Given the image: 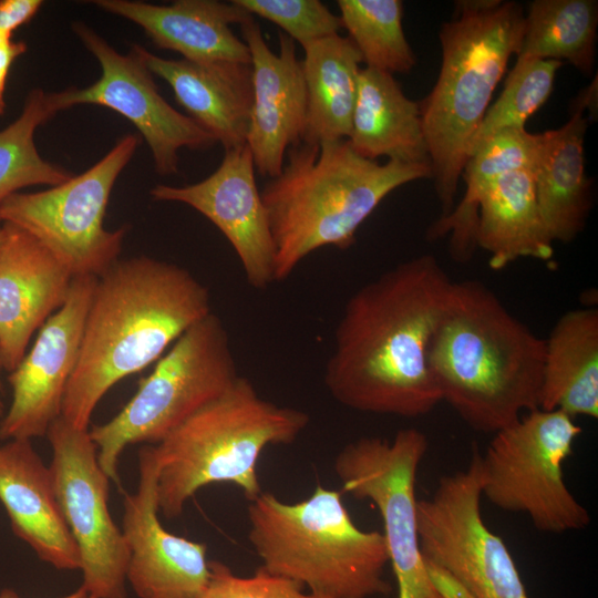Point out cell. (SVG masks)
Masks as SVG:
<instances>
[{"mask_svg": "<svg viewBox=\"0 0 598 598\" xmlns=\"http://www.w3.org/2000/svg\"><path fill=\"white\" fill-rule=\"evenodd\" d=\"M453 280L432 255L384 271L347 301L324 384L341 405L417 417L442 402L427 362L431 337Z\"/></svg>", "mask_w": 598, "mask_h": 598, "instance_id": "obj_1", "label": "cell"}, {"mask_svg": "<svg viewBox=\"0 0 598 598\" xmlns=\"http://www.w3.org/2000/svg\"><path fill=\"white\" fill-rule=\"evenodd\" d=\"M210 312L209 289L186 268L147 256L115 261L96 279L61 416L89 430L114 384L158 360Z\"/></svg>", "mask_w": 598, "mask_h": 598, "instance_id": "obj_2", "label": "cell"}, {"mask_svg": "<svg viewBox=\"0 0 598 598\" xmlns=\"http://www.w3.org/2000/svg\"><path fill=\"white\" fill-rule=\"evenodd\" d=\"M545 340L480 280L453 281L427 362L442 401L483 433L539 409Z\"/></svg>", "mask_w": 598, "mask_h": 598, "instance_id": "obj_3", "label": "cell"}, {"mask_svg": "<svg viewBox=\"0 0 598 598\" xmlns=\"http://www.w3.org/2000/svg\"><path fill=\"white\" fill-rule=\"evenodd\" d=\"M281 173L260 192L276 249L275 280L288 278L312 251L347 249L385 196L410 182L431 178V167L358 155L348 140L299 142L287 151Z\"/></svg>", "mask_w": 598, "mask_h": 598, "instance_id": "obj_4", "label": "cell"}, {"mask_svg": "<svg viewBox=\"0 0 598 598\" xmlns=\"http://www.w3.org/2000/svg\"><path fill=\"white\" fill-rule=\"evenodd\" d=\"M442 24V63L436 83L420 102L431 178L446 216L454 198L471 142L520 45L522 6L505 0H462Z\"/></svg>", "mask_w": 598, "mask_h": 598, "instance_id": "obj_5", "label": "cell"}, {"mask_svg": "<svg viewBox=\"0 0 598 598\" xmlns=\"http://www.w3.org/2000/svg\"><path fill=\"white\" fill-rule=\"evenodd\" d=\"M248 540L269 574L320 598L386 596L390 564L384 536L351 518L342 492L317 485L296 503L261 492L247 507Z\"/></svg>", "mask_w": 598, "mask_h": 598, "instance_id": "obj_6", "label": "cell"}, {"mask_svg": "<svg viewBox=\"0 0 598 598\" xmlns=\"http://www.w3.org/2000/svg\"><path fill=\"white\" fill-rule=\"evenodd\" d=\"M302 410L264 399L246 378L154 445L158 509L179 516L187 501L214 483L239 487L248 502L261 492L257 464L270 445H289L309 425Z\"/></svg>", "mask_w": 598, "mask_h": 598, "instance_id": "obj_7", "label": "cell"}, {"mask_svg": "<svg viewBox=\"0 0 598 598\" xmlns=\"http://www.w3.org/2000/svg\"><path fill=\"white\" fill-rule=\"evenodd\" d=\"M238 377L229 333L212 311L157 360L114 417L89 430L103 472L118 482V462L127 445L159 443L226 392Z\"/></svg>", "mask_w": 598, "mask_h": 598, "instance_id": "obj_8", "label": "cell"}, {"mask_svg": "<svg viewBox=\"0 0 598 598\" xmlns=\"http://www.w3.org/2000/svg\"><path fill=\"white\" fill-rule=\"evenodd\" d=\"M580 434L575 419L561 411L524 413L478 453L482 496L503 511L525 514L539 532L586 528L589 512L569 491L563 472Z\"/></svg>", "mask_w": 598, "mask_h": 598, "instance_id": "obj_9", "label": "cell"}, {"mask_svg": "<svg viewBox=\"0 0 598 598\" xmlns=\"http://www.w3.org/2000/svg\"><path fill=\"white\" fill-rule=\"evenodd\" d=\"M142 138L126 134L94 165L41 192H18L0 205V224L22 228L73 277H100L120 258L127 227H104L113 186Z\"/></svg>", "mask_w": 598, "mask_h": 598, "instance_id": "obj_10", "label": "cell"}, {"mask_svg": "<svg viewBox=\"0 0 598 598\" xmlns=\"http://www.w3.org/2000/svg\"><path fill=\"white\" fill-rule=\"evenodd\" d=\"M427 447L422 431L406 427L392 440L363 436L351 441L333 463L342 492L371 501L380 512L398 598H441L427 577L417 528L415 481Z\"/></svg>", "mask_w": 598, "mask_h": 598, "instance_id": "obj_11", "label": "cell"}, {"mask_svg": "<svg viewBox=\"0 0 598 598\" xmlns=\"http://www.w3.org/2000/svg\"><path fill=\"white\" fill-rule=\"evenodd\" d=\"M478 452L465 470L440 477L430 497L417 501L423 559L453 574L475 598H528L504 540L481 512Z\"/></svg>", "mask_w": 598, "mask_h": 598, "instance_id": "obj_12", "label": "cell"}, {"mask_svg": "<svg viewBox=\"0 0 598 598\" xmlns=\"http://www.w3.org/2000/svg\"><path fill=\"white\" fill-rule=\"evenodd\" d=\"M49 466L63 518L76 544L83 586L96 598H127L130 557L122 529L109 511L110 478L97 461L89 430L58 417L47 432Z\"/></svg>", "mask_w": 598, "mask_h": 598, "instance_id": "obj_13", "label": "cell"}, {"mask_svg": "<svg viewBox=\"0 0 598 598\" xmlns=\"http://www.w3.org/2000/svg\"><path fill=\"white\" fill-rule=\"evenodd\" d=\"M72 29L101 66L97 81L84 89L69 87L48 93L56 112L79 104L109 107L128 120L146 141L158 175L178 172V151L207 150L217 142L187 115L176 111L161 95L153 73L134 53H118L85 23Z\"/></svg>", "mask_w": 598, "mask_h": 598, "instance_id": "obj_14", "label": "cell"}, {"mask_svg": "<svg viewBox=\"0 0 598 598\" xmlns=\"http://www.w3.org/2000/svg\"><path fill=\"white\" fill-rule=\"evenodd\" d=\"M96 279L92 276L72 279L62 307L43 323L30 351L9 373L12 401L0 422V440L44 436L61 416Z\"/></svg>", "mask_w": 598, "mask_h": 598, "instance_id": "obj_15", "label": "cell"}, {"mask_svg": "<svg viewBox=\"0 0 598 598\" xmlns=\"http://www.w3.org/2000/svg\"><path fill=\"white\" fill-rule=\"evenodd\" d=\"M159 464L154 445L138 452V486L124 494L126 581L138 598H200L209 580L207 547L166 530L158 519Z\"/></svg>", "mask_w": 598, "mask_h": 598, "instance_id": "obj_16", "label": "cell"}, {"mask_svg": "<svg viewBox=\"0 0 598 598\" xmlns=\"http://www.w3.org/2000/svg\"><path fill=\"white\" fill-rule=\"evenodd\" d=\"M247 145L225 151L218 168L187 186L156 185L155 200L185 204L210 220L234 248L247 282L266 289L275 282L276 249L268 214Z\"/></svg>", "mask_w": 598, "mask_h": 598, "instance_id": "obj_17", "label": "cell"}, {"mask_svg": "<svg viewBox=\"0 0 598 598\" xmlns=\"http://www.w3.org/2000/svg\"><path fill=\"white\" fill-rule=\"evenodd\" d=\"M251 58L254 100L246 145L256 172L277 177L289 147L302 141L307 92L295 41L278 33L279 52L268 47L260 25L249 18L240 24Z\"/></svg>", "mask_w": 598, "mask_h": 598, "instance_id": "obj_18", "label": "cell"}, {"mask_svg": "<svg viewBox=\"0 0 598 598\" xmlns=\"http://www.w3.org/2000/svg\"><path fill=\"white\" fill-rule=\"evenodd\" d=\"M70 271L33 236L1 224L0 351L4 371L21 362L31 337L64 303Z\"/></svg>", "mask_w": 598, "mask_h": 598, "instance_id": "obj_19", "label": "cell"}, {"mask_svg": "<svg viewBox=\"0 0 598 598\" xmlns=\"http://www.w3.org/2000/svg\"><path fill=\"white\" fill-rule=\"evenodd\" d=\"M92 3L136 23L156 47L178 52L187 61L251 63L247 44L234 34L230 25H240L252 16L233 1L177 0L163 6L133 0Z\"/></svg>", "mask_w": 598, "mask_h": 598, "instance_id": "obj_20", "label": "cell"}, {"mask_svg": "<svg viewBox=\"0 0 598 598\" xmlns=\"http://www.w3.org/2000/svg\"><path fill=\"white\" fill-rule=\"evenodd\" d=\"M131 51L153 75L172 87L187 116L212 134L225 151L246 145L254 100L250 64L164 59L138 44Z\"/></svg>", "mask_w": 598, "mask_h": 598, "instance_id": "obj_21", "label": "cell"}, {"mask_svg": "<svg viewBox=\"0 0 598 598\" xmlns=\"http://www.w3.org/2000/svg\"><path fill=\"white\" fill-rule=\"evenodd\" d=\"M0 501L13 533L60 570L81 568L76 544L58 503L50 468L31 440L0 446Z\"/></svg>", "mask_w": 598, "mask_h": 598, "instance_id": "obj_22", "label": "cell"}, {"mask_svg": "<svg viewBox=\"0 0 598 598\" xmlns=\"http://www.w3.org/2000/svg\"><path fill=\"white\" fill-rule=\"evenodd\" d=\"M584 107L573 111L559 128L539 134L533 168L535 195L546 230L554 241L569 243L585 228L592 199L586 175Z\"/></svg>", "mask_w": 598, "mask_h": 598, "instance_id": "obj_23", "label": "cell"}, {"mask_svg": "<svg viewBox=\"0 0 598 598\" xmlns=\"http://www.w3.org/2000/svg\"><path fill=\"white\" fill-rule=\"evenodd\" d=\"M348 142L368 159L386 156L431 167L420 104L406 97L393 75L384 71L360 70Z\"/></svg>", "mask_w": 598, "mask_h": 598, "instance_id": "obj_24", "label": "cell"}, {"mask_svg": "<svg viewBox=\"0 0 598 598\" xmlns=\"http://www.w3.org/2000/svg\"><path fill=\"white\" fill-rule=\"evenodd\" d=\"M545 340L539 409L598 417V310L564 313Z\"/></svg>", "mask_w": 598, "mask_h": 598, "instance_id": "obj_25", "label": "cell"}, {"mask_svg": "<svg viewBox=\"0 0 598 598\" xmlns=\"http://www.w3.org/2000/svg\"><path fill=\"white\" fill-rule=\"evenodd\" d=\"M475 240L489 254L494 270L519 258H553L554 243L538 209L530 169L505 174L487 188L478 206Z\"/></svg>", "mask_w": 598, "mask_h": 598, "instance_id": "obj_26", "label": "cell"}, {"mask_svg": "<svg viewBox=\"0 0 598 598\" xmlns=\"http://www.w3.org/2000/svg\"><path fill=\"white\" fill-rule=\"evenodd\" d=\"M303 51L307 118L302 141L322 144L348 140L361 54L348 37L339 33L315 41Z\"/></svg>", "mask_w": 598, "mask_h": 598, "instance_id": "obj_27", "label": "cell"}, {"mask_svg": "<svg viewBox=\"0 0 598 598\" xmlns=\"http://www.w3.org/2000/svg\"><path fill=\"white\" fill-rule=\"evenodd\" d=\"M539 152V134L525 128H506L483 143L466 161L462 177L463 198L429 229L427 237L450 236V254L458 262L467 261L476 247L478 206L487 188L501 176L522 169L533 171Z\"/></svg>", "mask_w": 598, "mask_h": 598, "instance_id": "obj_28", "label": "cell"}, {"mask_svg": "<svg viewBox=\"0 0 598 598\" xmlns=\"http://www.w3.org/2000/svg\"><path fill=\"white\" fill-rule=\"evenodd\" d=\"M598 3L595 0H535L524 19L516 61H568L584 74L592 72Z\"/></svg>", "mask_w": 598, "mask_h": 598, "instance_id": "obj_29", "label": "cell"}, {"mask_svg": "<svg viewBox=\"0 0 598 598\" xmlns=\"http://www.w3.org/2000/svg\"><path fill=\"white\" fill-rule=\"evenodd\" d=\"M56 113L48 93L33 89L28 93L20 115L0 130V205L22 188L56 186L73 176L42 158L34 143L37 128Z\"/></svg>", "mask_w": 598, "mask_h": 598, "instance_id": "obj_30", "label": "cell"}, {"mask_svg": "<svg viewBox=\"0 0 598 598\" xmlns=\"http://www.w3.org/2000/svg\"><path fill=\"white\" fill-rule=\"evenodd\" d=\"M342 28L367 68L388 73H408L415 55L402 27L400 0H338Z\"/></svg>", "mask_w": 598, "mask_h": 598, "instance_id": "obj_31", "label": "cell"}, {"mask_svg": "<svg viewBox=\"0 0 598 598\" xmlns=\"http://www.w3.org/2000/svg\"><path fill=\"white\" fill-rule=\"evenodd\" d=\"M560 66L561 62L555 60L516 61L501 95L487 109L471 142L468 157L494 134L506 128H525L526 121L550 96Z\"/></svg>", "mask_w": 598, "mask_h": 598, "instance_id": "obj_32", "label": "cell"}, {"mask_svg": "<svg viewBox=\"0 0 598 598\" xmlns=\"http://www.w3.org/2000/svg\"><path fill=\"white\" fill-rule=\"evenodd\" d=\"M251 16H259L281 28L290 39L306 47L338 34L339 16L319 0H233Z\"/></svg>", "mask_w": 598, "mask_h": 598, "instance_id": "obj_33", "label": "cell"}, {"mask_svg": "<svg viewBox=\"0 0 598 598\" xmlns=\"http://www.w3.org/2000/svg\"><path fill=\"white\" fill-rule=\"evenodd\" d=\"M287 578L258 567L254 575L237 576L221 561H209V580L200 598H320Z\"/></svg>", "mask_w": 598, "mask_h": 598, "instance_id": "obj_34", "label": "cell"}, {"mask_svg": "<svg viewBox=\"0 0 598 598\" xmlns=\"http://www.w3.org/2000/svg\"><path fill=\"white\" fill-rule=\"evenodd\" d=\"M41 0H0V35H12L30 22L42 7Z\"/></svg>", "mask_w": 598, "mask_h": 598, "instance_id": "obj_35", "label": "cell"}, {"mask_svg": "<svg viewBox=\"0 0 598 598\" xmlns=\"http://www.w3.org/2000/svg\"><path fill=\"white\" fill-rule=\"evenodd\" d=\"M423 560L427 577L441 598H475L448 570L434 563Z\"/></svg>", "mask_w": 598, "mask_h": 598, "instance_id": "obj_36", "label": "cell"}, {"mask_svg": "<svg viewBox=\"0 0 598 598\" xmlns=\"http://www.w3.org/2000/svg\"><path fill=\"white\" fill-rule=\"evenodd\" d=\"M23 41H14L12 35H0V116L6 111V85L13 62L27 51Z\"/></svg>", "mask_w": 598, "mask_h": 598, "instance_id": "obj_37", "label": "cell"}, {"mask_svg": "<svg viewBox=\"0 0 598 598\" xmlns=\"http://www.w3.org/2000/svg\"><path fill=\"white\" fill-rule=\"evenodd\" d=\"M0 598H21V597L14 590L6 588L0 591ZM61 598H96V597L93 596L90 591H87L83 586H80L75 591Z\"/></svg>", "mask_w": 598, "mask_h": 598, "instance_id": "obj_38", "label": "cell"}, {"mask_svg": "<svg viewBox=\"0 0 598 598\" xmlns=\"http://www.w3.org/2000/svg\"><path fill=\"white\" fill-rule=\"evenodd\" d=\"M2 370H4L3 368V361H2V357H1V351H0V392L2 391V383H1V372ZM4 415V404L1 400V396H0V417Z\"/></svg>", "mask_w": 598, "mask_h": 598, "instance_id": "obj_39", "label": "cell"}, {"mask_svg": "<svg viewBox=\"0 0 598 598\" xmlns=\"http://www.w3.org/2000/svg\"><path fill=\"white\" fill-rule=\"evenodd\" d=\"M0 241H1V225H0Z\"/></svg>", "mask_w": 598, "mask_h": 598, "instance_id": "obj_40", "label": "cell"}]
</instances>
